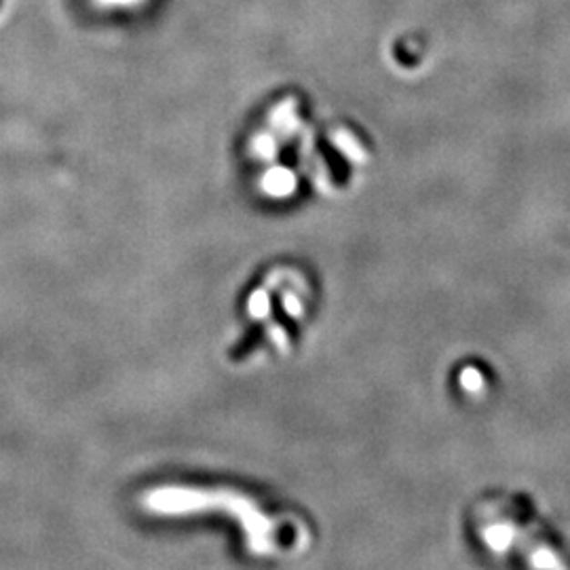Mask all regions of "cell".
<instances>
[{"instance_id": "7a4b0ae2", "label": "cell", "mask_w": 570, "mask_h": 570, "mask_svg": "<svg viewBox=\"0 0 570 570\" xmlns=\"http://www.w3.org/2000/svg\"><path fill=\"white\" fill-rule=\"evenodd\" d=\"M260 187L269 197L285 198L296 190V176L285 168H270L267 174L262 176Z\"/></svg>"}, {"instance_id": "277c9868", "label": "cell", "mask_w": 570, "mask_h": 570, "mask_svg": "<svg viewBox=\"0 0 570 570\" xmlns=\"http://www.w3.org/2000/svg\"><path fill=\"white\" fill-rule=\"evenodd\" d=\"M283 307H285V310H288V315H291V317L302 315V300H300V296L294 294V291H285Z\"/></svg>"}, {"instance_id": "3957f363", "label": "cell", "mask_w": 570, "mask_h": 570, "mask_svg": "<svg viewBox=\"0 0 570 570\" xmlns=\"http://www.w3.org/2000/svg\"><path fill=\"white\" fill-rule=\"evenodd\" d=\"M269 310H270V300H269L267 290H256L248 300V313L254 317V320L260 321V320H267Z\"/></svg>"}, {"instance_id": "6da1fadb", "label": "cell", "mask_w": 570, "mask_h": 570, "mask_svg": "<svg viewBox=\"0 0 570 570\" xmlns=\"http://www.w3.org/2000/svg\"><path fill=\"white\" fill-rule=\"evenodd\" d=\"M144 505L155 514H190L203 509H227L241 524L248 534V547L262 555L269 554L277 543L275 524L264 515L254 503L235 493H205L190 488H158L144 499Z\"/></svg>"}]
</instances>
